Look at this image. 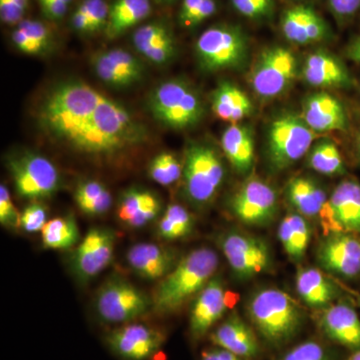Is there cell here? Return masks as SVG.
Instances as JSON below:
<instances>
[{
  "instance_id": "e0dca14e",
  "label": "cell",
  "mask_w": 360,
  "mask_h": 360,
  "mask_svg": "<svg viewBox=\"0 0 360 360\" xmlns=\"http://www.w3.org/2000/svg\"><path fill=\"white\" fill-rule=\"evenodd\" d=\"M319 326L326 338L352 352L360 349V319L354 305L338 300L321 310Z\"/></svg>"
},
{
  "instance_id": "7dc6e473",
  "label": "cell",
  "mask_w": 360,
  "mask_h": 360,
  "mask_svg": "<svg viewBox=\"0 0 360 360\" xmlns=\"http://www.w3.org/2000/svg\"><path fill=\"white\" fill-rule=\"evenodd\" d=\"M42 15L52 22L65 20L68 9L75 0H37Z\"/></svg>"
},
{
  "instance_id": "ac0fdd59",
  "label": "cell",
  "mask_w": 360,
  "mask_h": 360,
  "mask_svg": "<svg viewBox=\"0 0 360 360\" xmlns=\"http://www.w3.org/2000/svg\"><path fill=\"white\" fill-rule=\"evenodd\" d=\"M135 51L155 65H165L177 53L174 30L167 20H158L141 25L132 35Z\"/></svg>"
},
{
  "instance_id": "b9f144b4",
  "label": "cell",
  "mask_w": 360,
  "mask_h": 360,
  "mask_svg": "<svg viewBox=\"0 0 360 360\" xmlns=\"http://www.w3.org/2000/svg\"><path fill=\"white\" fill-rule=\"evenodd\" d=\"M278 360H336V357L319 341L307 340L291 348Z\"/></svg>"
},
{
  "instance_id": "8fae6325",
  "label": "cell",
  "mask_w": 360,
  "mask_h": 360,
  "mask_svg": "<svg viewBox=\"0 0 360 360\" xmlns=\"http://www.w3.org/2000/svg\"><path fill=\"white\" fill-rule=\"evenodd\" d=\"M18 195L27 200L51 198L61 186L58 168L49 158L25 153L7 163Z\"/></svg>"
},
{
  "instance_id": "ee69618b",
  "label": "cell",
  "mask_w": 360,
  "mask_h": 360,
  "mask_svg": "<svg viewBox=\"0 0 360 360\" xmlns=\"http://www.w3.org/2000/svg\"><path fill=\"white\" fill-rule=\"evenodd\" d=\"M30 0H0V20L6 25L15 26L25 20Z\"/></svg>"
},
{
  "instance_id": "277c9868",
  "label": "cell",
  "mask_w": 360,
  "mask_h": 360,
  "mask_svg": "<svg viewBox=\"0 0 360 360\" xmlns=\"http://www.w3.org/2000/svg\"><path fill=\"white\" fill-rule=\"evenodd\" d=\"M148 108L156 122L174 130L195 127L205 115V106L198 90L186 80L161 82L149 94Z\"/></svg>"
},
{
  "instance_id": "60d3db41",
  "label": "cell",
  "mask_w": 360,
  "mask_h": 360,
  "mask_svg": "<svg viewBox=\"0 0 360 360\" xmlns=\"http://www.w3.org/2000/svg\"><path fill=\"white\" fill-rule=\"evenodd\" d=\"M231 4L236 13L255 21L270 20L276 8L274 0H231Z\"/></svg>"
},
{
  "instance_id": "5bb4252c",
  "label": "cell",
  "mask_w": 360,
  "mask_h": 360,
  "mask_svg": "<svg viewBox=\"0 0 360 360\" xmlns=\"http://www.w3.org/2000/svg\"><path fill=\"white\" fill-rule=\"evenodd\" d=\"M316 258L329 274L355 278L360 276V236L345 231L331 232L319 245Z\"/></svg>"
},
{
  "instance_id": "484cf974",
  "label": "cell",
  "mask_w": 360,
  "mask_h": 360,
  "mask_svg": "<svg viewBox=\"0 0 360 360\" xmlns=\"http://www.w3.org/2000/svg\"><path fill=\"white\" fill-rule=\"evenodd\" d=\"M161 201L155 193L146 189H127L120 196L117 205V217L130 229H141L160 214Z\"/></svg>"
},
{
  "instance_id": "8d00e7d4",
  "label": "cell",
  "mask_w": 360,
  "mask_h": 360,
  "mask_svg": "<svg viewBox=\"0 0 360 360\" xmlns=\"http://www.w3.org/2000/svg\"><path fill=\"white\" fill-rule=\"evenodd\" d=\"M307 165L319 174L335 176L347 172L345 160L335 142L321 139L307 153Z\"/></svg>"
},
{
  "instance_id": "44dd1931",
  "label": "cell",
  "mask_w": 360,
  "mask_h": 360,
  "mask_svg": "<svg viewBox=\"0 0 360 360\" xmlns=\"http://www.w3.org/2000/svg\"><path fill=\"white\" fill-rule=\"evenodd\" d=\"M302 120L315 134L345 131L348 127L345 106L336 97L324 91L314 92L305 98Z\"/></svg>"
},
{
  "instance_id": "681fc988",
  "label": "cell",
  "mask_w": 360,
  "mask_h": 360,
  "mask_svg": "<svg viewBox=\"0 0 360 360\" xmlns=\"http://www.w3.org/2000/svg\"><path fill=\"white\" fill-rule=\"evenodd\" d=\"M201 360H219V359H217V354H215L214 349L212 348V349L205 350V352H202Z\"/></svg>"
},
{
  "instance_id": "f1b7e54d",
  "label": "cell",
  "mask_w": 360,
  "mask_h": 360,
  "mask_svg": "<svg viewBox=\"0 0 360 360\" xmlns=\"http://www.w3.org/2000/svg\"><path fill=\"white\" fill-rule=\"evenodd\" d=\"M212 111L219 120L239 123L255 112L252 101L245 92L229 82H221L213 91Z\"/></svg>"
},
{
  "instance_id": "f6af8a7d",
  "label": "cell",
  "mask_w": 360,
  "mask_h": 360,
  "mask_svg": "<svg viewBox=\"0 0 360 360\" xmlns=\"http://www.w3.org/2000/svg\"><path fill=\"white\" fill-rule=\"evenodd\" d=\"M0 224L11 229L20 226V214L11 200L8 188L4 184L0 186Z\"/></svg>"
},
{
  "instance_id": "f907efd6",
  "label": "cell",
  "mask_w": 360,
  "mask_h": 360,
  "mask_svg": "<svg viewBox=\"0 0 360 360\" xmlns=\"http://www.w3.org/2000/svg\"><path fill=\"white\" fill-rule=\"evenodd\" d=\"M347 360H360V349L354 352V354L350 355Z\"/></svg>"
},
{
  "instance_id": "5b68a950",
  "label": "cell",
  "mask_w": 360,
  "mask_h": 360,
  "mask_svg": "<svg viewBox=\"0 0 360 360\" xmlns=\"http://www.w3.org/2000/svg\"><path fill=\"white\" fill-rule=\"evenodd\" d=\"M194 51L203 72L238 70L248 63L250 40L240 26L219 23L201 33Z\"/></svg>"
},
{
  "instance_id": "3957f363",
  "label": "cell",
  "mask_w": 360,
  "mask_h": 360,
  "mask_svg": "<svg viewBox=\"0 0 360 360\" xmlns=\"http://www.w3.org/2000/svg\"><path fill=\"white\" fill-rule=\"evenodd\" d=\"M246 311L258 335L274 347L292 340L305 321L302 307L278 288H264L253 293Z\"/></svg>"
},
{
  "instance_id": "7402d4cb",
  "label": "cell",
  "mask_w": 360,
  "mask_h": 360,
  "mask_svg": "<svg viewBox=\"0 0 360 360\" xmlns=\"http://www.w3.org/2000/svg\"><path fill=\"white\" fill-rule=\"evenodd\" d=\"M302 79L317 89H349L354 78L340 58L326 51H315L305 59Z\"/></svg>"
},
{
  "instance_id": "9c48e42d",
  "label": "cell",
  "mask_w": 360,
  "mask_h": 360,
  "mask_svg": "<svg viewBox=\"0 0 360 360\" xmlns=\"http://www.w3.org/2000/svg\"><path fill=\"white\" fill-rule=\"evenodd\" d=\"M297 71V59L292 51L283 46H272L258 56L248 79L251 89L260 98H276L290 89Z\"/></svg>"
},
{
  "instance_id": "2e32d148",
  "label": "cell",
  "mask_w": 360,
  "mask_h": 360,
  "mask_svg": "<svg viewBox=\"0 0 360 360\" xmlns=\"http://www.w3.org/2000/svg\"><path fill=\"white\" fill-rule=\"evenodd\" d=\"M96 77L113 89H127L139 84L146 75L141 59L124 49L99 51L91 58Z\"/></svg>"
},
{
  "instance_id": "8992f818",
  "label": "cell",
  "mask_w": 360,
  "mask_h": 360,
  "mask_svg": "<svg viewBox=\"0 0 360 360\" xmlns=\"http://www.w3.org/2000/svg\"><path fill=\"white\" fill-rule=\"evenodd\" d=\"M184 193L191 203L205 206L212 202L224 181L225 167L219 151L205 142H191L186 149Z\"/></svg>"
},
{
  "instance_id": "4fadbf2b",
  "label": "cell",
  "mask_w": 360,
  "mask_h": 360,
  "mask_svg": "<svg viewBox=\"0 0 360 360\" xmlns=\"http://www.w3.org/2000/svg\"><path fill=\"white\" fill-rule=\"evenodd\" d=\"M115 243L116 236L112 229H90L71 255L70 269L75 278L86 283L103 272L112 262Z\"/></svg>"
},
{
  "instance_id": "c3c4849f",
  "label": "cell",
  "mask_w": 360,
  "mask_h": 360,
  "mask_svg": "<svg viewBox=\"0 0 360 360\" xmlns=\"http://www.w3.org/2000/svg\"><path fill=\"white\" fill-rule=\"evenodd\" d=\"M347 58L360 65V37H355L347 47Z\"/></svg>"
},
{
  "instance_id": "ba28073f",
  "label": "cell",
  "mask_w": 360,
  "mask_h": 360,
  "mask_svg": "<svg viewBox=\"0 0 360 360\" xmlns=\"http://www.w3.org/2000/svg\"><path fill=\"white\" fill-rule=\"evenodd\" d=\"M94 307L106 323H129L153 309V298L127 279L115 276L97 291Z\"/></svg>"
},
{
  "instance_id": "83f0119b",
  "label": "cell",
  "mask_w": 360,
  "mask_h": 360,
  "mask_svg": "<svg viewBox=\"0 0 360 360\" xmlns=\"http://www.w3.org/2000/svg\"><path fill=\"white\" fill-rule=\"evenodd\" d=\"M221 148L236 172L250 174L255 158V137L250 127L241 123L229 125L222 134Z\"/></svg>"
},
{
  "instance_id": "f546056e",
  "label": "cell",
  "mask_w": 360,
  "mask_h": 360,
  "mask_svg": "<svg viewBox=\"0 0 360 360\" xmlns=\"http://www.w3.org/2000/svg\"><path fill=\"white\" fill-rule=\"evenodd\" d=\"M286 198L295 208L307 219H315L321 215L328 205V200L323 189L314 180L307 177H293L286 186Z\"/></svg>"
},
{
  "instance_id": "d6986e66",
  "label": "cell",
  "mask_w": 360,
  "mask_h": 360,
  "mask_svg": "<svg viewBox=\"0 0 360 360\" xmlns=\"http://www.w3.org/2000/svg\"><path fill=\"white\" fill-rule=\"evenodd\" d=\"M281 32L291 44L307 45L328 39L330 27L312 7L300 4L286 9L281 15Z\"/></svg>"
},
{
  "instance_id": "e575fe53",
  "label": "cell",
  "mask_w": 360,
  "mask_h": 360,
  "mask_svg": "<svg viewBox=\"0 0 360 360\" xmlns=\"http://www.w3.org/2000/svg\"><path fill=\"white\" fill-rule=\"evenodd\" d=\"M42 245L47 250H68L80 241L77 222L72 217H56L41 231Z\"/></svg>"
},
{
  "instance_id": "836d02e7",
  "label": "cell",
  "mask_w": 360,
  "mask_h": 360,
  "mask_svg": "<svg viewBox=\"0 0 360 360\" xmlns=\"http://www.w3.org/2000/svg\"><path fill=\"white\" fill-rule=\"evenodd\" d=\"M110 6L106 0H82L71 13V30L80 35H92L105 30Z\"/></svg>"
},
{
  "instance_id": "ffe728a7",
  "label": "cell",
  "mask_w": 360,
  "mask_h": 360,
  "mask_svg": "<svg viewBox=\"0 0 360 360\" xmlns=\"http://www.w3.org/2000/svg\"><path fill=\"white\" fill-rule=\"evenodd\" d=\"M226 291L219 277H213L198 293L191 307L189 330L195 340L203 338L227 310Z\"/></svg>"
},
{
  "instance_id": "52a82bcc",
  "label": "cell",
  "mask_w": 360,
  "mask_h": 360,
  "mask_svg": "<svg viewBox=\"0 0 360 360\" xmlns=\"http://www.w3.org/2000/svg\"><path fill=\"white\" fill-rule=\"evenodd\" d=\"M316 134L302 117L291 113L277 116L267 132L266 155L274 172L288 169L307 155Z\"/></svg>"
},
{
  "instance_id": "30bf717a",
  "label": "cell",
  "mask_w": 360,
  "mask_h": 360,
  "mask_svg": "<svg viewBox=\"0 0 360 360\" xmlns=\"http://www.w3.org/2000/svg\"><path fill=\"white\" fill-rule=\"evenodd\" d=\"M219 243L232 272L241 281L269 274L274 267L271 251L262 238L229 231L220 236Z\"/></svg>"
},
{
  "instance_id": "db71d44e",
  "label": "cell",
  "mask_w": 360,
  "mask_h": 360,
  "mask_svg": "<svg viewBox=\"0 0 360 360\" xmlns=\"http://www.w3.org/2000/svg\"><path fill=\"white\" fill-rule=\"evenodd\" d=\"M296 1H303V0H296Z\"/></svg>"
},
{
  "instance_id": "74e56055",
  "label": "cell",
  "mask_w": 360,
  "mask_h": 360,
  "mask_svg": "<svg viewBox=\"0 0 360 360\" xmlns=\"http://www.w3.org/2000/svg\"><path fill=\"white\" fill-rule=\"evenodd\" d=\"M194 219L186 207L176 203L168 205L158 222V236L165 240L186 238L193 231Z\"/></svg>"
},
{
  "instance_id": "816d5d0a",
  "label": "cell",
  "mask_w": 360,
  "mask_h": 360,
  "mask_svg": "<svg viewBox=\"0 0 360 360\" xmlns=\"http://www.w3.org/2000/svg\"><path fill=\"white\" fill-rule=\"evenodd\" d=\"M356 155L357 158H359V160L360 162V132L359 136L356 139Z\"/></svg>"
},
{
  "instance_id": "603a6c76",
  "label": "cell",
  "mask_w": 360,
  "mask_h": 360,
  "mask_svg": "<svg viewBox=\"0 0 360 360\" xmlns=\"http://www.w3.org/2000/svg\"><path fill=\"white\" fill-rule=\"evenodd\" d=\"M127 262L136 276L146 281L163 279L177 264L174 251L155 243H137L129 248Z\"/></svg>"
},
{
  "instance_id": "f35d334b",
  "label": "cell",
  "mask_w": 360,
  "mask_h": 360,
  "mask_svg": "<svg viewBox=\"0 0 360 360\" xmlns=\"http://www.w3.org/2000/svg\"><path fill=\"white\" fill-rule=\"evenodd\" d=\"M182 172L184 165L172 153H160L149 163V176L160 186H172L182 176Z\"/></svg>"
},
{
  "instance_id": "d6a6232c",
  "label": "cell",
  "mask_w": 360,
  "mask_h": 360,
  "mask_svg": "<svg viewBox=\"0 0 360 360\" xmlns=\"http://www.w3.org/2000/svg\"><path fill=\"white\" fill-rule=\"evenodd\" d=\"M11 40L16 49L27 56L47 53L54 44L51 26L44 21L25 18L13 26Z\"/></svg>"
},
{
  "instance_id": "7c38bea8",
  "label": "cell",
  "mask_w": 360,
  "mask_h": 360,
  "mask_svg": "<svg viewBox=\"0 0 360 360\" xmlns=\"http://www.w3.org/2000/svg\"><path fill=\"white\" fill-rule=\"evenodd\" d=\"M229 207L239 221L250 226H264L276 217L278 194L269 182L250 177L232 195Z\"/></svg>"
},
{
  "instance_id": "d4e9b609",
  "label": "cell",
  "mask_w": 360,
  "mask_h": 360,
  "mask_svg": "<svg viewBox=\"0 0 360 360\" xmlns=\"http://www.w3.org/2000/svg\"><path fill=\"white\" fill-rule=\"evenodd\" d=\"M297 295L310 309L321 310L340 297V286L333 283L321 269L302 267L295 277Z\"/></svg>"
},
{
  "instance_id": "cb8c5ba5",
  "label": "cell",
  "mask_w": 360,
  "mask_h": 360,
  "mask_svg": "<svg viewBox=\"0 0 360 360\" xmlns=\"http://www.w3.org/2000/svg\"><path fill=\"white\" fill-rule=\"evenodd\" d=\"M340 231L360 236V184L347 179L338 184L328 198L326 210Z\"/></svg>"
},
{
  "instance_id": "7a4b0ae2",
  "label": "cell",
  "mask_w": 360,
  "mask_h": 360,
  "mask_svg": "<svg viewBox=\"0 0 360 360\" xmlns=\"http://www.w3.org/2000/svg\"><path fill=\"white\" fill-rule=\"evenodd\" d=\"M219 264V255L210 248L191 251L161 281L153 297V309L168 314L181 309L212 281Z\"/></svg>"
},
{
  "instance_id": "1f68e13d",
  "label": "cell",
  "mask_w": 360,
  "mask_h": 360,
  "mask_svg": "<svg viewBox=\"0 0 360 360\" xmlns=\"http://www.w3.org/2000/svg\"><path fill=\"white\" fill-rule=\"evenodd\" d=\"M311 236L309 219L296 212L283 217L277 231L279 241L292 262H300L305 257Z\"/></svg>"
},
{
  "instance_id": "f5cc1de1",
  "label": "cell",
  "mask_w": 360,
  "mask_h": 360,
  "mask_svg": "<svg viewBox=\"0 0 360 360\" xmlns=\"http://www.w3.org/2000/svg\"><path fill=\"white\" fill-rule=\"evenodd\" d=\"M155 1L160 2L161 4H172L177 0H155Z\"/></svg>"
},
{
  "instance_id": "7bdbcfd3",
  "label": "cell",
  "mask_w": 360,
  "mask_h": 360,
  "mask_svg": "<svg viewBox=\"0 0 360 360\" xmlns=\"http://www.w3.org/2000/svg\"><path fill=\"white\" fill-rule=\"evenodd\" d=\"M46 224V210L39 202L30 203L20 213V227L28 233L41 232Z\"/></svg>"
},
{
  "instance_id": "6da1fadb",
  "label": "cell",
  "mask_w": 360,
  "mask_h": 360,
  "mask_svg": "<svg viewBox=\"0 0 360 360\" xmlns=\"http://www.w3.org/2000/svg\"><path fill=\"white\" fill-rule=\"evenodd\" d=\"M37 122L54 142L96 158L122 155L148 136L122 104L78 79L63 80L46 92L37 108Z\"/></svg>"
},
{
  "instance_id": "ab89813d",
  "label": "cell",
  "mask_w": 360,
  "mask_h": 360,
  "mask_svg": "<svg viewBox=\"0 0 360 360\" xmlns=\"http://www.w3.org/2000/svg\"><path fill=\"white\" fill-rule=\"evenodd\" d=\"M217 11L215 0H182L179 22L184 27H194L212 18Z\"/></svg>"
},
{
  "instance_id": "9a60e30c",
  "label": "cell",
  "mask_w": 360,
  "mask_h": 360,
  "mask_svg": "<svg viewBox=\"0 0 360 360\" xmlns=\"http://www.w3.org/2000/svg\"><path fill=\"white\" fill-rule=\"evenodd\" d=\"M165 336L143 323H125L106 336L111 352L124 360H148L162 347Z\"/></svg>"
},
{
  "instance_id": "bcb514c9",
  "label": "cell",
  "mask_w": 360,
  "mask_h": 360,
  "mask_svg": "<svg viewBox=\"0 0 360 360\" xmlns=\"http://www.w3.org/2000/svg\"><path fill=\"white\" fill-rule=\"evenodd\" d=\"M329 11L338 25L350 22L360 11V0H328Z\"/></svg>"
},
{
  "instance_id": "d590c367",
  "label": "cell",
  "mask_w": 360,
  "mask_h": 360,
  "mask_svg": "<svg viewBox=\"0 0 360 360\" xmlns=\"http://www.w3.org/2000/svg\"><path fill=\"white\" fill-rule=\"evenodd\" d=\"M75 200L78 208L89 217L103 215L112 205L110 191L96 180L82 182L75 189Z\"/></svg>"
},
{
  "instance_id": "4316f807",
  "label": "cell",
  "mask_w": 360,
  "mask_h": 360,
  "mask_svg": "<svg viewBox=\"0 0 360 360\" xmlns=\"http://www.w3.org/2000/svg\"><path fill=\"white\" fill-rule=\"evenodd\" d=\"M212 342L217 347L238 355L243 359H255L259 354L257 335L238 314H231L213 331Z\"/></svg>"
},
{
  "instance_id": "4dcf8cb0",
  "label": "cell",
  "mask_w": 360,
  "mask_h": 360,
  "mask_svg": "<svg viewBox=\"0 0 360 360\" xmlns=\"http://www.w3.org/2000/svg\"><path fill=\"white\" fill-rule=\"evenodd\" d=\"M153 11L150 0H115L110 4V16L104 34L116 39L146 20Z\"/></svg>"
}]
</instances>
